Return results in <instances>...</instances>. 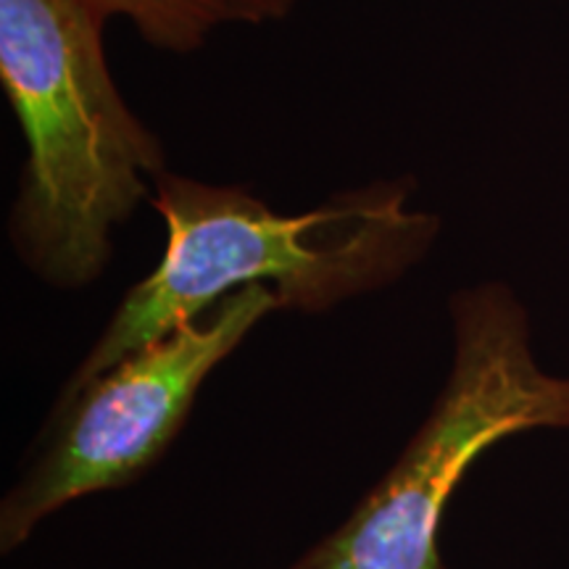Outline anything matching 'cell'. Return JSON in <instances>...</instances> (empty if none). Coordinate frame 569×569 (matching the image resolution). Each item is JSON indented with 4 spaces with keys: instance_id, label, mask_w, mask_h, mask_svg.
Listing matches in <instances>:
<instances>
[{
    "instance_id": "1",
    "label": "cell",
    "mask_w": 569,
    "mask_h": 569,
    "mask_svg": "<svg viewBox=\"0 0 569 569\" xmlns=\"http://www.w3.org/2000/svg\"><path fill=\"white\" fill-rule=\"evenodd\" d=\"M415 193L411 174L386 177L282 213L243 184L167 169L151 198L167 230L159 264L127 290L59 398L251 284L309 317L390 288L422 264L440 234V217L417 209Z\"/></svg>"
},
{
    "instance_id": "3",
    "label": "cell",
    "mask_w": 569,
    "mask_h": 569,
    "mask_svg": "<svg viewBox=\"0 0 569 569\" xmlns=\"http://www.w3.org/2000/svg\"><path fill=\"white\" fill-rule=\"evenodd\" d=\"M448 319L451 369L430 415L386 478L290 569H446L440 525L475 461L519 432L569 427V377L538 365L511 284L453 290Z\"/></svg>"
},
{
    "instance_id": "4",
    "label": "cell",
    "mask_w": 569,
    "mask_h": 569,
    "mask_svg": "<svg viewBox=\"0 0 569 569\" xmlns=\"http://www.w3.org/2000/svg\"><path fill=\"white\" fill-rule=\"evenodd\" d=\"M274 311L272 290L251 284L59 398L32 465L0 501V551H17L71 501L142 478L180 436L209 375Z\"/></svg>"
},
{
    "instance_id": "6",
    "label": "cell",
    "mask_w": 569,
    "mask_h": 569,
    "mask_svg": "<svg viewBox=\"0 0 569 569\" xmlns=\"http://www.w3.org/2000/svg\"><path fill=\"white\" fill-rule=\"evenodd\" d=\"M230 21L243 24H267L290 17L298 0H222Z\"/></svg>"
},
{
    "instance_id": "5",
    "label": "cell",
    "mask_w": 569,
    "mask_h": 569,
    "mask_svg": "<svg viewBox=\"0 0 569 569\" xmlns=\"http://www.w3.org/2000/svg\"><path fill=\"white\" fill-rule=\"evenodd\" d=\"M98 21L124 19L148 46L169 53H193L222 24H230L222 0H74Z\"/></svg>"
},
{
    "instance_id": "2",
    "label": "cell",
    "mask_w": 569,
    "mask_h": 569,
    "mask_svg": "<svg viewBox=\"0 0 569 569\" xmlns=\"http://www.w3.org/2000/svg\"><path fill=\"white\" fill-rule=\"evenodd\" d=\"M103 27L74 0H0V84L27 142L9 240L59 290L101 280L113 232L169 169L113 80Z\"/></svg>"
}]
</instances>
